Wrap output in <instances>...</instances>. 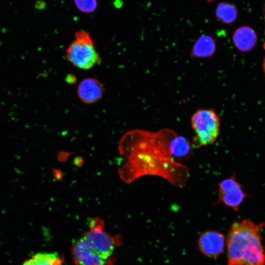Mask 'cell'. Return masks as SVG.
Returning <instances> with one entry per match:
<instances>
[{
    "instance_id": "obj_16",
    "label": "cell",
    "mask_w": 265,
    "mask_h": 265,
    "mask_svg": "<svg viewBox=\"0 0 265 265\" xmlns=\"http://www.w3.org/2000/svg\"><path fill=\"white\" fill-rule=\"evenodd\" d=\"M66 81L69 84H73L76 81V78L72 75H68L66 78Z\"/></svg>"
},
{
    "instance_id": "obj_10",
    "label": "cell",
    "mask_w": 265,
    "mask_h": 265,
    "mask_svg": "<svg viewBox=\"0 0 265 265\" xmlns=\"http://www.w3.org/2000/svg\"><path fill=\"white\" fill-rule=\"evenodd\" d=\"M233 41L236 48L241 51H248L253 48L257 41L254 30L247 26L237 28L233 35Z\"/></svg>"
},
{
    "instance_id": "obj_7",
    "label": "cell",
    "mask_w": 265,
    "mask_h": 265,
    "mask_svg": "<svg viewBox=\"0 0 265 265\" xmlns=\"http://www.w3.org/2000/svg\"><path fill=\"white\" fill-rule=\"evenodd\" d=\"M75 265H113L112 258H106L91 249L80 238L71 248Z\"/></svg>"
},
{
    "instance_id": "obj_5",
    "label": "cell",
    "mask_w": 265,
    "mask_h": 265,
    "mask_svg": "<svg viewBox=\"0 0 265 265\" xmlns=\"http://www.w3.org/2000/svg\"><path fill=\"white\" fill-rule=\"evenodd\" d=\"M103 222L95 218L90 223V228L81 238L93 250L106 258H112L118 245L117 238L110 235L103 229Z\"/></svg>"
},
{
    "instance_id": "obj_18",
    "label": "cell",
    "mask_w": 265,
    "mask_h": 265,
    "mask_svg": "<svg viewBox=\"0 0 265 265\" xmlns=\"http://www.w3.org/2000/svg\"><path fill=\"white\" fill-rule=\"evenodd\" d=\"M264 16H265V7H264ZM264 48L265 49V42L264 44Z\"/></svg>"
},
{
    "instance_id": "obj_6",
    "label": "cell",
    "mask_w": 265,
    "mask_h": 265,
    "mask_svg": "<svg viewBox=\"0 0 265 265\" xmlns=\"http://www.w3.org/2000/svg\"><path fill=\"white\" fill-rule=\"evenodd\" d=\"M218 200L216 204L225 206L238 211L239 207L247 197L243 186L236 179V174L217 183Z\"/></svg>"
},
{
    "instance_id": "obj_11",
    "label": "cell",
    "mask_w": 265,
    "mask_h": 265,
    "mask_svg": "<svg viewBox=\"0 0 265 265\" xmlns=\"http://www.w3.org/2000/svg\"><path fill=\"white\" fill-rule=\"evenodd\" d=\"M216 51V43L211 36L202 35L194 44L190 52L192 58H205L211 57Z\"/></svg>"
},
{
    "instance_id": "obj_12",
    "label": "cell",
    "mask_w": 265,
    "mask_h": 265,
    "mask_svg": "<svg viewBox=\"0 0 265 265\" xmlns=\"http://www.w3.org/2000/svg\"><path fill=\"white\" fill-rule=\"evenodd\" d=\"M193 147L192 143L186 138L177 134L171 147L175 159L179 162L188 159L192 155Z\"/></svg>"
},
{
    "instance_id": "obj_14",
    "label": "cell",
    "mask_w": 265,
    "mask_h": 265,
    "mask_svg": "<svg viewBox=\"0 0 265 265\" xmlns=\"http://www.w3.org/2000/svg\"><path fill=\"white\" fill-rule=\"evenodd\" d=\"M215 14L219 21L224 24H229L234 22L238 16V11L236 6L229 2H222L217 6Z\"/></svg>"
},
{
    "instance_id": "obj_3",
    "label": "cell",
    "mask_w": 265,
    "mask_h": 265,
    "mask_svg": "<svg viewBox=\"0 0 265 265\" xmlns=\"http://www.w3.org/2000/svg\"><path fill=\"white\" fill-rule=\"evenodd\" d=\"M65 58L74 66L82 70H90L101 61L90 35L83 30L75 32L74 39L66 49Z\"/></svg>"
},
{
    "instance_id": "obj_17",
    "label": "cell",
    "mask_w": 265,
    "mask_h": 265,
    "mask_svg": "<svg viewBox=\"0 0 265 265\" xmlns=\"http://www.w3.org/2000/svg\"><path fill=\"white\" fill-rule=\"evenodd\" d=\"M263 67H264V72H265V57L264 60Z\"/></svg>"
},
{
    "instance_id": "obj_15",
    "label": "cell",
    "mask_w": 265,
    "mask_h": 265,
    "mask_svg": "<svg viewBox=\"0 0 265 265\" xmlns=\"http://www.w3.org/2000/svg\"><path fill=\"white\" fill-rule=\"evenodd\" d=\"M76 8L84 14L95 12L98 7V0H73Z\"/></svg>"
},
{
    "instance_id": "obj_2",
    "label": "cell",
    "mask_w": 265,
    "mask_h": 265,
    "mask_svg": "<svg viewBox=\"0 0 265 265\" xmlns=\"http://www.w3.org/2000/svg\"><path fill=\"white\" fill-rule=\"evenodd\" d=\"M264 225V223L256 224L249 219L232 224L226 239L228 265H265L261 235Z\"/></svg>"
},
{
    "instance_id": "obj_19",
    "label": "cell",
    "mask_w": 265,
    "mask_h": 265,
    "mask_svg": "<svg viewBox=\"0 0 265 265\" xmlns=\"http://www.w3.org/2000/svg\"><path fill=\"white\" fill-rule=\"evenodd\" d=\"M208 2H210L211 1H213L214 0H206Z\"/></svg>"
},
{
    "instance_id": "obj_1",
    "label": "cell",
    "mask_w": 265,
    "mask_h": 265,
    "mask_svg": "<svg viewBox=\"0 0 265 265\" xmlns=\"http://www.w3.org/2000/svg\"><path fill=\"white\" fill-rule=\"evenodd\" d=\"M177 135L167 128L157 132L135 129L127 132L119 145L120 154L128 159L119 170L121 178L130 183L144 175L156 176L175 187H185L189 170L173 157L171 146Z\"/></svg>"
},
{
    "instance_id": "obj_8",
    "label": "cell",
    "mask_w": 265,
    "mask_h": 265,
    "mask_svg": "<svg viewBox=\"0 0 265 265\" xmlns=\"http://www.w3.org/2000/svg\"><path fill=\"white\" fill-rule=\"evenodd\" d=\"M198 245L200 252L205 256L216 258L223 252L225 240L221 233L209 230L200 235Z\"/></svg>"
},
{
    "instance_id": "obj_4",
    "label": "cell",
    "mask_w": 265,
    "mask_h": 265,
    "mask_svg": "<svg viewBox=\"0 0 265 265\" xmlns=\"http://www.w3.org/2000/svg\"><path fill=\"white\" fill-rule=\"evenodd\" d=\"M194 132L193 147L199 148L215 143L220 133V118L212 108L197 110L190 119Z\"/></svg>"
},
{
    "instance_id": "obj_13",
    "label": "cell",
    "mask_w": 265,
    "mask_h": 265,
    "mask_svg": "<svg viewBox=\"0 0 265 265\" xmlns=\"http://www.w3.org/2000/svg\"><path fill=\"white\" fill-rule=\"evenodd\" d=\"M62 257L55 253H40L33 255L22 265H62Z\"/></svg>"
},
{
    "instance_id": "obj_9",
    "label": "cell",
    "mask_w": 265,
    "mask_h": 265,
    "mask_svg": "<svg viewBox=\"0 0 265 265\" xmlns=\"http://www.w3.org/2000/svg\"><path fill=\"white\" fill-rule=\"evenodd\" d=\"M104 92L101 82L93 77L86 78L79 83L77 94L79 99L84 104H93L99 101Z\"/></svg>"
}]
</instances>
